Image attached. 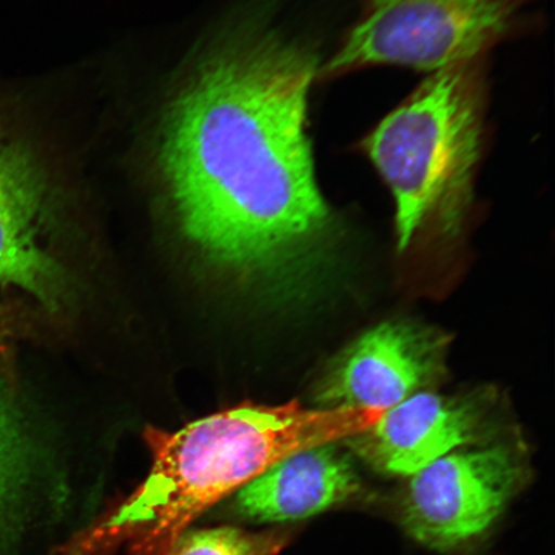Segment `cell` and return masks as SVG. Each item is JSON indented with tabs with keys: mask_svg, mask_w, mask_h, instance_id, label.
Wrapping results in <instances>:
<instances>
[{
	"mask_svg": "<svg viewBox=\"0 0 555 555\" xmlns=\"http://www.w3.org/2000/svg\"><path fill=\"white\" fill-rule=\"evenodd\" d=\"M478 426L474 405L416 392L347 439V446L380 474L412 477L474 440Z\"/></svg>",
	"mask_w": 555,
	"mask_h": 555,
	"instance_id": "8",
	"label": "cell"
},
{
	"mask_svg": "<svg viewBox=\"0 0 555 555\" xmlns=\"http://www.w3.org/2000/svg\"><path fill=\"white\" fill-rule=\"evenodd\" d=\"M527 476L524 453L506 443L451 451L412 476L401 524L423 546L453 551L494 525Z\"/></svg>",
	"mask_w": 555,
	"mask_h": 555,
	"instance_id": "5",
	"label": "cell"
},
{
	"mask_svg": "<svg viewBox=\"0 0 555 555\" xmlns=\"http://www.w3.org/2000/svg\"><path fill=\"white\" fill-rule=\"evenodd\" d=\"M360 486L350 454L331 442L274 464L237 491L234 508L254 522H294L350 501Z\"/></svg>",
	"mask_w": 555,
	"mask_h": 555,
	"instance_id": "9",
	"label": "cell"
},
{
	"mask_svg": "<svg viewBox=\"0 0 555 555\" xmlns=\"http://www.w3.org/2000/svg\"><path fill=\"white\" fill-rule=\"evenodd\" d=\"M287 543L286 531L249 532L218 527L183 532L169 555H276Z\"/></svg>",
	"mask_w": 555,
	"mask_h": 555,
	"instance_id": "11",
	"label": "cell"
},
{
	"mask_svg": "<svg viewBox=\"0 0 555 555\" xmlns=\"http://www.w3.org/2000/svg\"><path fill=\"white\" fill-rule=\"evenodd\" d=\"M481 82L470 64L434 73L382 120L364 149L390 189L399 248L460 231L481 157Z\"/></svg>",
	"mask_w": 555,
	"mask_h": 555,
	"instance_id": "3",
	"label": "cell"
},
{
	"mask_svg": "<svg viewBox=\"0 0 555 555\" xmlns=\"http://www.w3.org/2000/svg\"><path fill=\"white\" fill-rule=\"evenodd\" d=\"M443 341L418 325L387 322L364 333L338 357L319 385L324 409L387 411L431 382L442 370Z\"/></svg>",
	"mask_w": 555,
	"mask_h": 555,
	"instance_id": "6",
	"label": "cell"
},
{
	"mask_svg": "<svg viewBox=\"0 0 555 555\" xmlns=\"http://www.w3.org/2000/svg\"><path fill=\"white\" fill-rule=\"evenodd\" d=\"M384 411L297 404L243 405L169 434L151 429L152 468L116 508L90 525L59 555H169L186 526L221 499L305 449L364 431Z\"/></svg>",
	"mask_w": 555,
	"mask_h": 555,
	"instance_id": "2",
	"label": "cell"
},
{
	"mask_svg": "<svg viewBox=\"0 0 555 555\" xmlns=\"http://www.w3.org/2000/svg\"><path fill=\"white\" fill-rule=\"evenodd\" d=\"M51 196L37 154L0 122V283L23 288L54 310L64 300L66 281L38 243Z\"/></svg>",
	"mask_w": 555,
	"mask_h": 555,
	"instance_id": "7",
	"label": "cell"
},
{
	"mask_svg": "<svg viewBox=\"0 0 555 555\" xmlns=\"http://www.w3.org/2000/svg\"><path fill=\"white\" fill-rule=\"evenodd\" d=\"M30 463L29 439L11 395L0 379V544L16 525Z\"/></svg>",
	"mask_w": 555,
	"mask_h": 555,
	"instance_id": "10",
	"label": "cell"
},
{
	"mask_svg": "<svg viewBox=\"0 0 555 555\" xmlns=\"http://www.w3.org/2000/svg\"><path fill=\"white\" fill-rule=\"evenodd\" d=\"M317 65L307 47L256 35L173 104L162 158L180 225L237 272L272 273L331 231L308 137Z\"/></svg>",
	"mask_w": 555,
	"mask_h": 555,
	"instance_id": "1",
	"label": "cell"
},
{
	"mask_svg": "<svg viewBox=\"0 0 555 555\" xmlns=\"http://www.w3.org/2000/svg\"><path fill=\"white\" fill-rule=\"evenodd\" d=\"M515 10L516 0H365L362 20L323 73L374 65L437 73L470 64L509 29Z\"/></svg>",
	"mask_w": 555,
	"mask_h": 555,
	"instance_id": "4",
	"label": "cell"
}]
</instances>
